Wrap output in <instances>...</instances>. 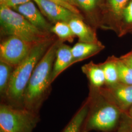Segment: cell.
Returning a JSON list of instances; mask_svg holds the SVG:
<instances>
[{"mask_svg":"<svg viewBox=\"0 0 132 132\" xmlns=\"http://www.w3.org/2000/svg\"><path fill=\"white\" fill-rule=\"evenodd\" d=\"M60 40L53 43L35 67L24 95V108L39 114L47 97L52 82L53 66Z\"/></svg>","mask_w":132,"mask_h":132,"instance_id":"1","label":"cell"},{"mask_svg":"<svg viewBox=\"0 0 132 132\" xmlns=\"http://www.w3.org/2000/svg\"><path fill=\"white\" fill-rule=\"evenodd\" d=\"M53 40L49 37L35 45L27 56L13 70L10 85L3 102L19 108H24V95L29 80L39 61Z\"/></svg>","mask_w":132,"mask_h":132,"instance_id":"2","label":"cell"},{"mask_svg":"<svg viewBox=\"0 0 132 132\" xmlns=\"http://www.w3.org/2000/svg\"><path fill=\"white\" fill-rule=\"evenodd\" d=\"M0 23L1 30L5 34L17 37L33 45L50 37L49 33L36 28L23 15L6 5L0 6Z\"/></svg>","mask_w":132,"mask_h":132,"instance_id":"3","label":"cell"},{"mask_svg":"<svg viewBox=\"0 0 132 132\" xmlns=\"http://www.w3.org/2000/svg\"><path fill=\"white\" fill-rule=\"evenodd\" d=\"M39 121V114L1 102L0 132H33Z\"/></svg>","mask_w":132,"mask_h":132,"instance_id":"4","label":"cell"},{"mask_svg":"<svg viewBox=\"0 0 132 132\" xmlns=\"http://www.w3.org/2000/svg\"><path fill=\"white\" fill-rule=\"evenodd\" d=\"M91 112L88 113L84 128L85 132L90 130L108 132L112 130L119 120L120 111L118 106L107 100L99 102Z\"/></svg>","mask_w":132,"mask_h":132,"instance_id":"5","label":"cell"},{"mask_svg":"<svg viewBox=\"0 0 132 132\" xmlns=\"http://www.w3.org/2000/svg\"><path fill=\"white\" fill-rule=\"evenodd\" d=\"M34 45L17 37L9 36L1 43V61L15 67L27 56Z\"/></svg>","mask_w":132,"mask_h":132,"instance_id":"6","label":"cell"},{"mask_svg":"<svg viewBox=\"0 0 132 132\" xmlns=\"http://www.w3.org/2000/svg\"><path fill=\"white\" fill-rule=\"evenodd\" d=\"M41 12L50 21L56 23L59 22L69 23L77 15L66 7L50 0H32Z\"/></svg>","mask_w":132,"mask_h":132,"instance_id":"7","label":"cell"},{"mask_svg":"<svg viewBox=\"0 0 132 132\" xmlns=\"http://www.w3.org/2000/svg\"><path fill=\"white\" fill-rule=\"evenodd\" d=\"M11 8L23 15L36 28L47 33L51 31L52 27L44 17L41 11L38 10L32 1Z\"/></svg>","mask_w":132,"mask_h":132,"instance_id":"8","label":"cell"},{"mask_svg":"<svg viewBox=\"0 0 132 132\" xmlns=\"http://www.w3.org/2000/svg\"><path fill=\"white\" fill-rule=\"evenodd\" d=\"M103 92L119 108L127 110L132 105V85L119 82Z\"/></svg>","mask_w":132,"mask_h":132,"instance_id":"9","label":"cell"},{"mask_svg":"<svg viewBox=\"0 0 132 132\" xmlns=\"http://www.w3.org/2000/svg\"><path fill=\"white\" fill-rule=\"evenodd\" d=\"M73 64V57L71 52V47L67 45L61 43L57 48L53 66L52 83L61 73Z\"/></svg>","mask_w":132,"mask_h":132,"instance_id":"10","label":"cell"},{"mask_svg":"<svg viewBox=\"0 0 132 132\" xmlns=\"http://www.w3.org/2000/svg\"><path fill=\"white\" fill-rule=\"evenodd\" d=\"M72 31L77 36L79 42L98 43L96 33L94 30L85 23L81 16H77L71 19L68 23Z\"/></svg>","mask_w":132,"mask_h":132,"instance_id":"11","label":"cell"},{"mask_svg":"<svg viewBox=\"0 0 132 132\" xmlns=\"http://www.w3.org/2000/svg\"><path fill=\"white\" fill-rule=\"evenodd\" d=\"M104 46L100 42L87 43L78 42L71 47V52L73 57V64L93 56L103 50Z\"/></svg>","mask_w":132,"mask_h":132,"instance_id":"12","label":"cell"},{"mask_svg":"<svg viewBox=\"0 0 132 132\" xmlns=\"http://www.w3.org/2000/svg\"><path fill=\"white\" fill-rule=\"evenodd\" d=\"M82 70L88 77L93 88L100 89L105 84L104 72L100 64L97 65L93 62H90L83 66Z\"/></svg>","mask_w":132,"mask_h":132,"instance_id":"13","label":"cell"},{"mask_svg":"<svg viewBox=\"0 0 132 132\" xmlns=\"http://www.w3.org/2000/svg\"><path fill=\"white\" fill-rule=\"evenodd\" d=\"M89 110V101L85 102L71 118L62 132H81Z\"/></svg>","mask_w":132,"mask_h":132,"instance_id":"14","label":"cell"},{"mask_svg":"<svg viewBox=\"0 0 132 132\" xmlns=\"http://www.w3.org/2000/svg\"><path fill=\"white\" fill-rule=\"evenodd\" d=\"M100 65L104 72L105 84L109 87L113 86L119 82L116 57H109L107 60L100 64Z\"/></svg>","mask_w":132,"mask_h":132,"instance_id":"15","label":"cell"},{"mask_svg":"<svg viewBox=\"0 0 132 132\" xmlns=\"http://www.w3.org/2000/svg\"><path fill=\"white\" fill-rule=\"evenodd\" d=\"M12 66L3 61H0V94L1 102L5 100L13 71Z\"/></svg>","mask_w":132,"mask_h":132,"instance_id":"16","label":"cell"},{"mask_svg":"<svg viewBox=\"0 0 132 132\" xmlns=\"http://www.w3.org/2000/svg\"><path fill=\"white\" fill-rule=\"evenodd\" d=\"M51 31L55 34L61 41L68 40L71 42L76 36L71 30L68 23L59 22L55 23L51 28Z\"/></svg>","mask_w":132,"mask_h":132,"instance_id":"17","label":"cell"},{"mask_svg":"<svg viewBox=\"0 0 132 132\" xmlns=\"http://www.w3.org/2000/svg\"><path fill=\"white\" fill-rule=\"evenodd\" d=\"M119 82L124 84L132 85V69L121 59L116 57Z\"/></svg>","mask_w":132,"mask_h":132,"instance_id":"18","label":"cell"},{"mask_svg":"<svg viewBox=\"0 0 132 132\" xmlns=\"http://www.w3.org/2000/svg\"><path fill=\"white\" fill-rule=\"evenodd\" d=\"M131 0H107L111 12L116 19L120 20L123 11Z\"/></svg>","mask_w":132,"mask_h":132,"instance_id":"19","label":"cell"},{"mask_svg":"<svg viewBox=\"0 0 132 132\" xmlns=\"http://www.w3.org/2000/svg\"><path fill=\"white\" fill-rule=\"evenodd\" d=\"M76 6L86 12H92L102 4L103 0H73Z\"/></svg>","mask_w":132,"mask_h":132,"instance_id":"20","label":"cell"},{"mask_svg":"<svg viewBox=\"0 0 132 132\" xmlns=\"http://www.w3.org/2000/svg\"><path fill=\"white\" fill-rule=\"evenodd\" d=\"M120 21L126 28H132V0L123 10Z\"/></svg>","mask_w":132,"mask_h":132,"instance_id":"21","label":"cell"},{"mask_svg":"<svg viewBox=\"0 0 132 132\" xmlns=\"http://www.w3.org/2000/svg\"><path fill=\"white\" fill-rule=\"evenodd\" d=\"M50 1L53 2H54V3H56L58 4L61 5L62 6H64L67 7V8H68V9L71 10V11H72V12H73L76 14L81 15L79 11L76 9V6H73V5H70L69 4L66 3H65V2H61V1H58V0H50Z\"/></svg>","mask_w":132,"mask_h":132,"instance_id":"22","label":"cell"},{"mask_svg":"<svg viewBox=\"0 0 132 132\" xmlns=\"http://www.w3.org/2000/svg\"><path fill=\"white\" fill-rule=\"evenodd\" d=\"M120 59L132 69V52L120 57Z\"/></svg>","mask_w":132,"mask_h":132,"instance_id":"23","label":"cell"},{"mask_svg":"<svg viewBox=\"0 0 132 132\" xmlns=\"http://www.w3.org/2000/svg\"><path fill=\"white\" fill-rule=\"evenodd\" d=\"M31 1L32 0H10L6 5L9 6L10 7H12L16 5L26 3Z\"/></svg>","mask_w":132,"mask_h":132,"instance_id":"24","label":"cell"},{"mask_svg":"<svg viewBox=\"0 0 132 132\" xmlns=\"http://www.w3.org/2000/svg\"><path fill=\"white\" fill-rule=\"evenodd\" d=\"M58 1H61V2H65V3H66L69 4L70 5H72L73 6H76V4H75V3L73 0H58Z\"/></svg>","mask_w":132,"mask_h":132,"instance_id":"25","label":"cell"},{"mask_svg":"<svg viewBox=\"0 0 132 132\" xmlns=\"http://www.w3.org/2000/svg\"><path fill=\"white\" fill-rule=\"evenodd\" d=\"M10 0H0L1 5H6Z\"/></svg>","mask_w":132,"mask_h":132,"instance_id":"26","label":"cell"},{"mask_svg":"<svg viewBox=\"0 0 132 132\" xmlns=\"http://www.w3.org/2000/svg\"><path fill=\"white\" fill-rule=\"evenodd\" d=\"M130 111H129V113H130V117L132 118V105L131 106V107L130 108Z\"/></svg>","mask_w":132,"mask_h":132,"instance_id":"27","label":"cell"},{"mask_svg":"<svg viewBox=\"0 0 132 132\" xmlns=\"http://www.w3.org/2000/svg\"><path fill=\"white\" fill-rule=\"evenodd\" d=\"M118 132H127V131H126V130H124V129H123V130H119V131H118Z\"/></svg>","mask_w":132,"mask_h":132,"instance_id":"28","label":"cell"}]
</instances>
